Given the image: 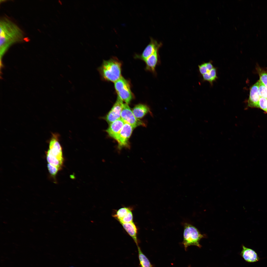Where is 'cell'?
<instances>
[{"label": "cell", "mask_w": 267, "mask_h": 267, "mask_svg": "<svg viewBox=\"0 0 267 267\" xmlns=\"http://www.w3.org/2000/svg\"></svg>", "instance_id": "27"}, {"label": "cell", "mask_w": 267, "mask_h": 267, "mask_svg": "<svg viewBox=\"0 0 267 267\" xmlns=\"http://www.w3.org/2000/svg\"><path fill=\"white\" fill-rule=\"evenodd\" d=\"M133 215L131 210L123 219L119 222L120 223H127L133 222Z\"/></svg>", "instance_id": "22"}, {"label": "cell", "mask_w": 267, "mask_h": 267, "mask_svg": "<svg viewBox=\"0 0 267 267\" xmlns=\"http://www.w3.org/2000/svg\"><path fill=\"white\" fill-rule=\"evenodd\" d=\"M133 129L130 124L125 123L116 140L118 144V147L119 149L120 150L124 148H130L129 139L132 134Z\"/></svg>", "instance_id": "7"}, {"label": "cell", "mask_w": 267, "mask_h": 267, "mask_svg": "<svg viewBox=\"0 0 267 267\" xmlns=\"http://www.w3.org/2000/svg\"><path fill=\"white\" fill-rule=\"evenodd\" d=\"M138 258L140 267H152L150 261L142 251L139 246H137Z\"/></svg>", "instance_id": "16"}, {"label": "cell", "mask_w": 267, "mask_h": 267, "mask_svg": "<svg viewBox=\"0 0 267 267\" xmlns=\"http://www.w3.org/2000/svg\"><path fill=\"white\" fill-rule=\"evenodd\" d=\"M159 50H156L153 54L144 61L146 64V70L155 75L156 74V67L160 63Z\"/></svg>", "instance_id": "11"}, {"label": "cell", "mask_w": 267, "mask_h": 267, "mask_svg": "<svg viewBox=\"0 0 267 267\" xmlns=\"http://www.w3.org/2000/svg\"><path fill=\"white\" fill-rule=\"evenodd\" d=\"M121 224L126 231L133 239L137 246H138L137 238V229L134 223L133 222Z\"/></svg>", "instance_id": "15"}, {"label": "cell", "mask_w": 267, "mask_h": 267, "mask_svg": "<svg viewBox=\"0 0 267 267\" xmlns=\"http://www.w3.org/2000/svg\"><path fill=\"white\" fill-rule=\"evenodd\" d=\"M132 111L135 116L137 119H139L150 112V110L149 108L147 105L139 104L134 107Z\"/></svg>", "instance_id": "14"}, {"label": "cell", "mask_w": 267, "mask_h": 267, "mask_svg": "<svg viewBox=\"0 0 267 267\" xmlns=\"http://www.w3.org/2000/svg\"><path fill=\"white\" fill-rule=\"evenodd\" d=\"M47 167L50 174L53 176H55L59 171L57 167L48 163L47 164Z\"/></svg>", "instance_id": "25"}, {"label": "cell", "mask_w": 267, "mask_h": 267, "mask_svg": "<svg viewBox=\"0 0 267 267\" xmlns=\"http://www.w3.org/2000/svg\"><path fill=\"white\" fill-rule=\"evenodd\" d=\"M266 112L267 113V109H266Z\"/></svg>", "instance_id": "26"}, {"label": "cell", "mask_w": 267, "mask_h": 267, "mask_svg": "<svg viewBox=\"0 0 267 267\" xmlns=\"http://www.w3.org/2000/svg\"><path fill=\"white\" fill-rule=\"evenodd\" d=\"M241 255L244 260L248 263H254L258 261L260 258L257 253L252 249L242 246Z\"/></svg>", "instance_id": "13"}, {"label": "cell", "mask_w": 267, "mask_h": 267, "mask_svg": "<svg viewBox=\"0 0 267 267\" xmlns=\"http://www.w3.org/2000/svg\"><path fill=\"white\" fill-rule=\"evenodd\" d=\"M199 71L202 75L206 73L212 69L214 67L210 62L204 63L198 66Z\"/></svg>", "instance_id": "20"}, {"label": "cell", "mask_w": 267, "mask_h": 267, "mask_svg": "<svg viewBox=\"0 0 267 267\" xmlns=\"http://www.w3.org/2000/svg\"><path fill=\"white\" fill-rule=\"evenodd\" d=\"M267 107V99L260 97L258 104V108L266 111Z\"/></svg>", "instance_id": "24"}, {"label": "cell", "mask_w": 267, "mask_h": 267, "mask_svg": "<svg viewBox=\"0 0 267 267\" xmlns=\"http://www.w3.org/2000/svg\"><path fill=\"white\" fill-rule=\"evenodd\" d=\"M131 210V209L127 207L122 208L117 210L115 214L113 215V216L119 221Z\"/></svg>", "instance_id": "19"}, {"label": "cell", "mask_w": 267, "mask_h": 267, "mask_svg": "<svg viewBox=\"0 0 267 267\" xmlns=\"http://www.w3.org/2000/svg\"><path fill=\"white\" fill-rule=\"evenodd\" d=\"M59 135L57 133L53 134L50 141L49 148L46 153L56 157L63 163L62 149L59 142Z\"/></svg>", "instance_id": "6"}, {"label": "cell", "mask_w": 267, "mask_h": 267, "mask_svg": "<svg viewBox=\"0 0 267 267\" xmlns=\"http://www.w3.org/2000/svg\"><path fill=\"white\" fill-rule=\"evenodd\" d=\"M121 65L117 58L112 57L104 60L98 70L103 80L115 83L122 76Z\"/></svg>", "instance_id": "2"}, {"label": "cell", "mask_w": 267, "mask_h": 267, "mask_svg": "<svg viewBox=\"0 0 267 267\" xmlns=\"http://www.w3.org/2000/svg\"><path fill=\"white\" fill-rule=\"evenodd\" d=\"M23 32L16 23L6 17L0 21V53L1 58L13 44L24 40Z\"/></svg>", "instance_id": "1"}, {"label": "cell", "mask_w": 267, "mask_h": 267, "mask_svg": "<svg viewBox=\"0 0 267 267\" xmlns=\"http://www.w3.org/2000/svg\"><path fill=\"white\" fill-rule=\"evenodd\" d=\"M259 84V80L251 87L248 101V105L250 107L258 108V104L260 97L258 92Z\"/></svg>", "instance_id": "12"}, {"label": "cell", "mask_w": 267, "mask_h": 267, "mask_svg": "<svg viewBox=\"0 0 267 267\" xmlns=\"http://www.w3.org/2000/svg\"><path fill=\"white\" fill-rule=\"evenodd\" d=\"M259 80L267 87V71H259Z\"/></svg>", "instance_id": "23"}, {"label": "cell", "mask_w": 267, "mask_h": 267, "mask_svg": "<svg viewBox=\"0 0 267 267\" xmlns=\"http://www.w3.org/2000/svg\"><path fill=\"white\" fill-rule=\"evenodd\" d=\"M162 45L161 42H158L156 40L152 38H150V42L145 47L142 54L139 56L141 59L144 61L147 58L153 54L157 49H159Z\"/></svg>", "instance_id": "9"}, {"label": "cell", "mask_w": 267, "mask_h": 267, "mask_svg": "<svg viewBox=\"0 0 267 267\" xmlns=\"http://www.w3.org/2000/svg\"><path fill=\"white\" fill-rule=\"evenodd\" d=\"M124 104L123 101L117 96L112 107L104 118L109 124L121 118V113Z\"/></svg>", "instance_id": "8"}, {"label": "cell", "mask_w": 267, "mask_h": 267, "mask_svg": "<svg viewBox=\"0 0 267 267\" xmlns=\"http://www.w3.org/2000/svg\"><path fill=\"white\" fill-rule=\"evenodd\" d=\"M114 83L118 96L126 103H130L133 96L129 81L122 76Z\"/></svg>", "instance_id": "4"}, {"label": "cell", "mask_w": 267, "mask_h": 267, "mask_svg": "<svg viewBox=\"0 0 267 267\" xmlns=\"http://www.w3.org/2000/svg\"><path fill=\"white\" fill-rule=\"evenodd\" d=\"M258 92L260 97L267 99V87L260 80Z\"/></svg>", "instance_id": "21"}, {"label": "cell", "mask_w": 267, "mask_h": 267, "mask_svg": "<svg viewBox=\"0 0 267 267\" xmlns=\"http://www.w3.org/2000/svg\"><path fill=\"white\" fill-rule=\"evenodd\" d=\"M125 123L120 118L109 124L105 131L110 136L116 140Z\"/></svg>", "instance_id": "10"}, {"label": "cell", "mask_w": 267, "mask_h": 267, "mask_svg": "<svg viewBox=\"0 0 267 267\" xmlns=\"http://www.w3.org/2000/svg\"><path fill=\"white\" fill-rule=\"evenodd\" d=\"M121 118L125 123L130 124L133 128L139 126H146L144 122L135 116L128 104L126 103L124 104Z\"/></svg>", "instance_id": "5"}, {"label": "cell", "mask_w": 267, "mask_h": 267, "mask_svg": "<svg viewBox=\"0 0 267 267\" xmlns=\"http://www.w3.org/2000/svg\"><path fill=\"white\" fill-rule=\"evenodd\" d=\"M46 158L48 163L57 167L59 170H61L63 163L51 154L46 153Z\"/></svg>", "instance_id": "17"}, {"label": "cell", "mask_w": 267, "mask_h": 267, "mask_svg": "<svg viewBox=\"0 0 267 267\" xmlns=\"http://www.w3.org/2000/svg\"><path fill=\"white\" fill-rule=\"evenodd\" d=\"M202 76L204 81H208L212 84L217 78L216 68L214 67L211 70L202 75Z\"/></svg>", "instance_id": "18"}, {"label": "cell", "mask_w": 267, "mask_h": 267, "mask_svg": "<svg viewBox=\"0 0 267 267\" xmlns=\"http://www.w3.org/2000/svg\"><path fill=\"white\" fill-rule=\"evenodd\" d=\"M183 239L182 244L185 250L189 246H196L200 247L201 246L199 244L200 239L204 237L198 230L195 226L188 223L184 224Z\"/></svg>", "instance_id": "3"}]
</instances>
